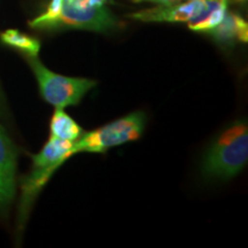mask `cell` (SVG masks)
Listing matches in <instances>:
<instances>
[{"label":"cell","mask_w":248,"mask_h":248,"mask_svg":"<svg viewBox=\"0 0 248 248\" xmlns=\"http://www.w3.org/2000/svg\"><path fill=\"white\" fill-rule=\"evenodd\" d=\"M29 26L35 29L107 31L116 26V18L106 6L95 5L93 0H51L47 9L31 20Z\"/></svg>","instance_id":"1"},{"label":"cell","mask_w":248,"mask_h":248,"mask_svg":"<svg viewBox=\"0 0 248 248\" xmlns=\"http://www.w3.org/2000/svg\"><path fill=\"white\" fill-rule=\"evenodd\" d=\"M248 160V128L244 121L235 122L210 145L202 160L201 171L206 178L226 181L237 176Z\"/></svg>","instance_id":"2"},{"label":"cell","mask_w":248,"mask_h":248,"mask_svg":"<svg viewBox=\"0 0 248 248\" xmlns=\"http://www.w3.org/2000/svg\"><path fill=\"white\" fill-rule=\"evenodd\" d=\"M144 113L135 111L106 125L82 135L67 152V160L77 153H105L108 148L119 146L140 138L145 129Z\"/></svg>","instance_id":"3"},{"label":"cell","mask_w":248,"mask_h":248,"mask_svg":"<svg viewBox=\"0 0 248 248\" xmlns=\"http://www.w3.org/2000/svg\"><path fill=\"white\" fill-rule=\"evenodd\" d=\"M39 86V92L45 101L55 108H66L78 105L90 90L97 85V82L89 78L67 77L59 75L47 69L39 61L38 55H26Z\"/></svg>","instance_id":"4"},{"label":"cell","mask_w":248,"mask_h":248,"mask_svg":"<svg viewBox=\"0 0 248 248\" xmlns=\"http://www.w3.org/2000/svg\"><path fill=\"white\" fill-rule=\"evenodd\" d=\"M73 141L51 137L38 154L32 155V168L22 183V198L20 203V219L23 221L37 194L51 179L52 175L67 161V152Z\"/></svg>","instance_id":"5"},{"label":"cell","mask_w":248,"mask_h":248,"mask_svg":"<svg viewBox=\"0 0 248 248\" xmlns=\"http://www.w3.org/2000/svg\"><path fill=\"white\" fill-rule=\"evenodd\" d=\"M16 151L5 129L0 125V213L7 212L15 197Z\"/></svg>","instance_id":"6"},{"label":"cell","mask_w":248,"mask_h":248,"mask_svg":"<svg viewBox=\"0 0 248 248\" xmlns=\"http://www.w3.org/2000/svg\"><path fill=\"white\" fill-rule=\"evenodd\" d=\"M207 0H188L185 4L162 5L129 15L142 22H190L206 8Z\"/></svg>","instance_id":"7"},{"label":"cell","mask_w":248,"mask_h":248,"mask_svg":"<svg viewBox=\"0 0 248 248\" xmlns=\"http://www.w3.org/2000/svg\"><path fill=\"white\" fill-rule=\"evenodd\" d=\"M209 33L222 43H232L234 40L247 43L248 26L246 21H244L239 15L226 13L222 22L210 30Z\"/></svg>","instance_id":"8"},{"label":"cell","mask_w":248,"mask_h":248,"mask_svg":"<svg viewBox=\"0 0 248 248\" xmlns=\"http://www.w3.org/2000/svg\"><path fill=\"white\" fill-rule=\"evenodd\" d=\"M228 13V0H207L206 8L199 16L188 22V28L198 32H209L218 26Z\"/></svg>","instance_id":"9"},{"label":"cell","mask_w":248,"mask_h":248,"mask_svg":"<svg viewBox=\"0 0 248 248\" xmlns=\"http://www.w3.org/2000/svg\"><path fill=\"white\" fill-rule=\"evenodd\" d=\"M51 137L75 142L83 135V130L62 108H57L49 123Z\"/></svg>","instance_id":"10"},{"label":"cell","mask_w":248,"mask_h":248,"mask_svg":"<svg viewBox=\"0 0 248 248\" xmlns=\"http://www.w3.org/2000/svg\"><path fill=\"white\" fill-rule=\"evenodd\" d=\"M0 38L4 44L12 46L29 57H36L39 54L40 43L38 40L26 35V33L20 32L18 30H6L5 32L1 33Z\"/></svg>","instance_id":"11"},{"label":"cell","mask_w":248,"mask_h":248,"mask_svg":"<svg viewBox=\"0 0 248 248\" xmlns=\"http://www.w3.org/2000/svg\"><path fill=\"white\" fill-rule=\"evenodd\" d=\"M133 1L138 2V1H144V0H133ZM147 1H153L161 5H172V4H177V2L181 1V0H147Z\"/></svg>","instance_id":"12"},{"label":"cell","mask_w":248,"mask_h":248,"mask_svg":"<svg viewBox=\"0 0 248 248\" xmlns=\"http://www.w3.org/2000/svg\"><path fill=\"white\" fill-rule=\"evenodd\" d=\"M2 100V94H1V89H0V101Z\"/></svg>","instance_id":"13"},{"label":"cell","mask_w":248,"mask_h":248,"mask_svg":"<svg viewBox=\"0 0 248 248\" xmlns=\"http://www.w3.org/2000/svg\"><path fill=\"white\" fill-rule=\"evenodd\" d=\"M239 1H244V0H239Z\"/></svg>","instance_id":"14"}]
</instances>
